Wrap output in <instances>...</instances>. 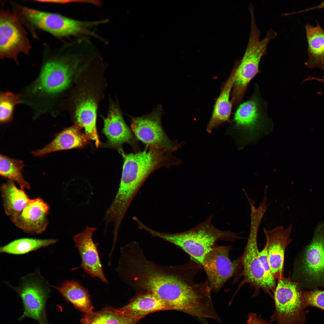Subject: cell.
I'll return each mask as SVG.
<instances>
[{"label": "cell", "instance_id": "6da1fadb", "mask_svg": "<svg viewBox=\"0 0 324 324\" xmlns=\"http://www.w3.org/2000/svg\"><path fill=\"white\" fill-rule=\"evenodd\" d=\"M190 261L176 266L158 265L148 259L139 243L133 241L121 248L116 271L122 281L138 293L152 294L171 310L194 316L204 307L208 288L206 282L195 281L201 267Z\"/></svg>", "mask_w": 324, "mask_h": 324}, {"label": "cell", "instance_id": "7a4b0ae2", "mask_svg": "<svg viewBox=\"0 0 324 324\" xmlns=\"http://www.w3.org/2000/svg\"><path fill=\"white\" fill-rule=\"evenodd\" d=\"M120 152L124 164L119 186L111 203L112 207L122 212H127L133 199L150 175L163 167L168 168L182 164L172 152L146 146L142 150L129 154Z\"/></svg>", "mask_w": 324, "mask_h": 324}, {"label": "cell", "instance_id": "3957f363", "mask_svg": "<svg viewBox=\"0 0 324 324\" xmlns=\"http://www.w3.org/2000/svg\"><path fill=\"white\" fill-rule=\"evenodd\" d=\"M214 216L211 214L205 221L184 232L169 233L155 231L147 226L144 229L152 238L157 237L181 248L200 266L206 254L219 241L233 242L242 238L238 233L222 231L212 224Z\"/></svg>", "mask_w": 324, "mask_h": 324}, {"label": "cell", "instance_id": "277c9868", "mask_svg": "<svg viewBox=\"0 0 324 324\" xmlns=\"http://www.w3.org/2000/svg\"><path fill=\"white\" fill-rule=\"evenodd\" d=\"M16 13L20 19L46 32L57 38L92 37L100 40L101 37L96 29L105 24L104 19L81 20L58 13L47 12L17 5Z\"/></svg>", "mask_w": 324, "mask_h": 324}, {"label": "cell", "instance_id": "5b68a950", "mask_svg": "<svg viewBox=\"0 0 324 324\" xmlns=\"http://www.w3.org/2000/svg\"><path fill=\"white\" fill-rule=\"evenodd\" d=\"M255 20H251L249 40L244 54L236 65L233 98L236 102L242 98L251 80L259 72V64L262 57L266 54L268 45L277 33L272 29L265 37L260 39V32Z\"/></svg>", "mask_w": 324, "mask_h": 324}, {"label": "cell", "instance_id": "8992f818", "mask_svg": "<svg viewBox=\"0 0 324 324\" xmlns=\"http://www.w3.org/2000/svg\"><path fill=\"white\" fill-rule=\"evenodd\" d=\"M275 310L270 323L306 324V312L302 294L297 284L289 278L278 280L273 294Z\"/></svg>", "mask_w": 324, "mask_h": 324}, {"label": "cell", "instance_id": "52a82bcc", "mask_svg": "<svg viewBox=\"0 0 324 324\" xmlns=\"http://www.w3.org/2000/svg\"><path fill=\"white\" fill-rule=\"evenodd\" d=\"M262 219L254 215L250 217V227L246 246L241 257L243 279L238 289L244 284L249 283L254 288L253 296L258 295L262 289L272 298L275 289L269 282L260 262L257 246L258 232Z\"/></svg>", "mask_w": 324, "mask_h": 324}, {"label": "cell", "instance_id": "ba28073f", "mask_svg": "<svg viewBox=\"0 0 324 324\" xmlns=\"http://www.w3.org/2000/svg\"><path fill=\"white\" fill-rule=\"evenodd\" d=\"M163 112L162 106L160 104L148 114L130 116L131 128L137 139L146 146L172 152L183 144L171 140L166 135L161 122Z\"/></svg>", "mask_w": 324, "mask_h": 324}, {"label": "cell", "instance_id": "9c48e42d", "mask_svg": "<svg viewBox=\"0 0 324 324\" xmlns=\"http://www.w3.org/2000/svg\"><path fill=\"white\" fill-rule=\"evenodd\" d=\"M31 45L27 33L20 20L9 10L0 12V57L8 58L19 63L20 53L28 55Z\"/></svg>", "mask_w": 324, "mask_h": 324}, {"label": "cell", "instance_id": "30bf717a", "mask_svg": "<svg viewBox=\"0 0 324 324\" xmlns=\"http://www.w3.org/2000/svg\"><path fill=\"white\" fill-rule=\"evenodd\" d=\"M231 248L230 246L216 244L206 254L201 265L206 274L212 291L215 293L242 268L241 257L233 261L230 259Z\"/></svg>", "mask_w": 324, "mask_h": 324}, {"label": "cell", "instance_id": "8fae6325", "mask_svg": "<svg viewBox=\"0 0 324 324\" xmlns=\"http://www.w3.org/2000/svg\"><path fill=\"white\" fill-rule=\"evenodd\" d=\"M21 281L19 286L14 288L21 298L24 307L23 314L19 320L31 318L39 323L47 321L46 303L50 292L48 284L36 274L24 277Z\"/></svg>", "mask_w": 324, "mask_h": 324}, {"label": "cell", "instance_id": "7c38bea8", "mask_svg": "<svg viewBox=\"0 0 324 324\" xmlns=\"http://www.w3.org/2000/svg\"><path fill=\"white\" fill-rule=\"evenodd\" d=\"M97 228L86 226L82 232L73 237L75 247L78 249L81 259V265L74 270L82 268L93 278H98L104 283L109 284L102 270L97 249L98 244L93 239Z\"/></svg>", "mask_w": 324, "mask_h": 324}, {"label": "cell", "instance_id": "4fadbf2b", "mask_svg": "<svg viewBox=\"0 0 324 324\" xmlns=\"http://www.w3.org/2000/svg\"><path fill=\"white\" fill-rule=\"evenodd\" d=\"M292 224L285 228L278 225L270 230L264 229L268 259L273 275L276 279L284 277V265L286 249L292 241L290 235Z\"/></svg>", "mask_w": 324, "mask_h": 324}, {"label": "cell", "instance_id": "5bb4252c", "mask_svg": "<svg viewBox=\"0 0 324 324\" xmlns=\"http://www.w3.org/2000/svg\"><path fill=\"white\" fill-rule=\"evenodd\" d=\"M103 133L108 139L109 143L113 147H121L124 144H128L136 152L140 150L137 139L131 129L124 122L118 106L116 104L111 105L107 117L104 119Z\"/></svg>", "mask_w": 324, "mask_h": 324}, {"label": "cell", "instance_id": "9a60e30c", "mask_svg": "<svg viewBox=\"0 0 324 324\" xmlns=\"http://www.w3.org/2000/svg\"><path fill=\"white\" fill-rule=\"evenodd\" d=\"M49 209L47 204L41 199H30L20 214L12 221L26 232L40 234L48 225Z\"/></svg>", "mask_w": 324, "mask_h": 324}, {"label": "cell", "instance_id": "2e32d148", "mask_svg": "<svg viewBox=\"0 0 324 324\" xmlns=\"http://www.w3.org/2000/svg\"><path fill=\"white\" fill-rule=\"evenodd\" d=\"M90 140L76 125L64 128L56 134L50 143L41 149L32 152V153L34 157H42L52 152L82 148L89 143Z\"/></svg>", "mask_w": 324, "mask_h": 324}, {"label": "cell", "instance_id": "e0dca14e", "mask_svg": "<svg viewBox=\"0 0 324 324\" xmlns=\"http://www.w3.org/2000/svg\"><path fill=\"white\" fill-rule=\"evenodd\" d=\"M308 247L304 260V270L310 277L319 279L324 275V222L317 225Z\"/></svg>", "mask_w": 324, "mask_h": 324}, {"label": "cell", "instance_id": "ac0fdd59", "mask_svg": "<svg viewBox=\"0 0 324 324\" xmlns=\"http://www.w3.org/2000/svg\"><path fill=\"white\" fill-rule=\"evenodd\" d=\"M116 309L118 313L138 321L150 313L171 310L157 297L148 292L137 293L126 305Z\"/></svg>", "mask_w": 324, "mask_h": 324}, {"label": "cell", "instance_id": "d6986e66", "mask_svg": "<svg viewBox=\"0 0 324 324\" xmlns=\"http://www.w3.org/2000/svg\"><path fill=\"white\" fill-rule=\"evenodd\" d=\"M97 105L94 99L84 95L79 100L75 111L76 125L84 128L88 137L95 142L98 147L100 142L96 126Z\"/></svg>", "mask_w": 324, "mask_h": 324}, {"label": "cell", "instance_id": "ffe728a7", "mask_svg": "<svg viewBox=\"0 0 324 324\" xmlns=\"http://www.w3.org/2000/svg\"><path fill=\"white\" fill-rule=\"evenodd\" d=\"M315 26L305 25L308 58L305 65L310 68L324 70V30L316 20Z\"/></svg>", "mask_w": 324, "mask_h": 324}, {"label": "cell", "instance_id": "44dd1931", "mask_svg": "<svg viewBox=\"0 0 324 324\" xmlns=\"http://www.w3.org/2000/svg\"><path fill=\"white\" fill-rule=\"evenodd\" d=\"M59 292L64 299L84 313L92 312L94 308L88 291L78 281L67 280L60 286H52Z\"/></svg>", "mask_w": 324, "mask_h": 324}, {"label": "cell", "instance_id": "7402d4cb", "mask_svg": "<svg viewBox=\"0 0 324 324\" xmlns=\"http://www.w3.org/2000/svg\"><path fill=\"white\" fill-rule=\"evenodd\" d=\"M235 71L234 68L216 100L206 129L209 133L213 128L229 120L232 107L229 98L234 82Z\"/></svg>", "mask_w": 324, "mask_h": 324}, {"label": "cell", "instance_id": "603a6c76", "mask_svg": "<svg viewBox=\"0 0 324 324\" xmlns=\"http://www.w3.org/2000/svg\"><path fill=\"white\" fill-rule=\"evenodd\" d=\"M1 191L5 212L12 221L20 214L30 199L23 190L18 189L10 180L2 185Z\"/></svg>", "mask_w": 324, "mask_h": 324}, {"label": "cell", "instance_id": "cb8c5ba5", "mask_svg": "<svg viewBox=\"0 0 324 324\" xmlns=\"http://www.w3.org/2000/svg\"><path fill=\"white\" fill-rule=\"evenodd\" d=\"M260 101L257 96L254 94L249 100L239 106L234 118L238 126L251 128L258 125L263 113Z\"/></svg>", "mask_w": 324, "mask_h": 324}, {"label": "cell", "instance_id": "d4e9b609", "mask_svg": "<svg viewBox=\"0 0 324 324\" xmlns=\"http://www.w3.org/2000/svg\"><path fill=\"white\" fill-rule=\"evenodd\" d=\"M138 321L118 313L116 308L109 306L85 314L80 320L81 324H136Z\"/></svg>", "mask_w": 324, "mask_h": 324}, {"label": "cell", "instance_id": "484cf974", "mask_svg": "<svg viewBox=\"0 0 324 324\" xmlns=\"http://www.w3.org/2000/svg\"><path fill=\"white\" fill-rule=\"evenodd\" d=\"M57 242L55 239L21 238L1 247L0 252L14 255L23 254L53 244Z\"/></svg>", "mask_w": 324, "mask_h": 324}, {"label": "cell", "instance_id": "4316f807", "mask_svg": "<svg viewBox=\"0 0 324 324\" xmlns=\"http://www.w3.org/2000/svg\"><path fill=\"white\" fill-rule=\"evenodd\" d=\"M24 166V164L22 161L0 154L1 176L16 182L20 186L21 189H29L30 185L25 179L22 174Z\"/></svg>", "mask_w": 324, "mask_h": 324}, {"label": "cell", "instance_id": "83f0119b", "mask_svg": "<svg viewBox=\"0 0 324 324\" xmlns=\"http://www.w3.org/2000/svg\"><path fill=\"white\" fill-rule=\"evenodd\" d=\"M20 94L9 91L0 94V122L1 124L12 122L14 108L21 103Z\"/></svg>", "mask_w": 324, "mask_h": 324}, {"label": "cell", "instance_id": "f1b7e54d", "mask_svg": "<svg viewBox=\"0 0 324 324\" xmlns=\"http://www.w3.org/2000/svg\"><path fill=\"white\" fill-rule=\"evenodd\" d=\"M302 302L305 308L316 307L324 310V291L315 290L302 294Z\"/></svg>", "mask_w": 324, "mask_h": 324}, {"label": "cell", "instance_id": "f546056e", "mask_svg": "<svg viewBox=\"0 0 324 324\" xmlns=\"http://www.w3.org/2000/svg\"><path fill=\"white\" fill-rule=\"evenodd\" d=\"M259 256L262 267L263 269L269 282L275 289L276 287V279L273 274L269 264L266 246L259 252Z\"/></svg>", "mask_w": 324, "mask_h": 324}, {"label": "cell", "instance_id": "4dcf8cb0", "mask_svg": "<svg viewBox=\"0 0 324 324\" xmlns=\"http://www.w3.org/2000/svg\"><path fill=\"white\" fill-rule=\"evenodd\" d=\"M246 324H270L265 320L261 318L253 312L250 313L248 316Z\"/></svg>", "mask_w": 324, "mask_h": 324}, {"label": "cell", "instance_id": "1f68e13d", "mask_svg": "<svg viewBox=\"0 0 324 324\" xmlns=\"http://www.w3.org/2000/svg\"><path fill=\"white\" fill-rule=\"evenodd\" d=\"M324 8V1H323L322 2L320 3V4L314 7L308 8L304 10H299L296 12H293L290 14H296L301 13L303 12H306L312 10H313Z\"/></svg>", "mask_w": 324, "mask_h": 324}, {"label": "cell", "instance_id": "d6a6232c", "mask_svg": "<svg viewBox=\"0 0 324 324\" xmlns=\"http://www.w3.org/2000/svg\"><path fill=\"white\" fill-rule=\"evenodd\" d=\"M312 80H316L319 82H324V76H323V78H319L311 76H308L307 78L304 80L303 81L305 82L306 81ZM318 94L324 95V92H319L318 93Z\"/></svg>", "mask_w": 324, "mask_h": 324}, {"label": "cell", "instance_id": "836d02e7", "mask_svg": "<svg viewBox=\"0 0 324 324\" xmlns=\"http://www.w3.org/2000/svg\"><path fill=\"white\" fill-rule=\"evenodd\" d=\"M40 324H49L47 322V321L40 323Z\"/></svg>", "mask_w": 324, "mask_h": 324}]
</instances>
